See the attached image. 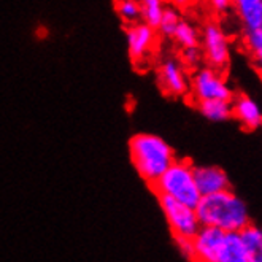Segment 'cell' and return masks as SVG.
I'll return each mask as SVG.
<instances>
[{
	"mask_svg": "<svg viewBox=\"0 0 262 262\" xmlns=\"http://www.w3.org/2000/svg\"><path fill=\"white\" fill-rule=\"evenodd\" d=\"M158 81L164 94L181 97L189 91V80L181 62L175 59H167L158 70Z\"/></svg>",
	"mask_w": 262,
	"mask_h": 262,
	"instance_id": "obj_9",
	"label": "cell"
},
{
	"mask_svg": "<svg viewBox=\"0 0 262 262\" xmlns=\"http://www.w3.org/2000/svg\"><path fill=\"white\" fill-rule=\"evenodd\" d=\"M130 161L137 173L149 186L177 159L175 151L162 137L154 134H137L129 142Z\"/></svg>",
	"mask_w": 262,
	"mask_h": 262,
	"instance_id": "obj_2",
	"label": "cell"
},
{
	"mask_svg": "<svg viewBox=\"0 0 262 262\" xmlns=\"http://www.w3.org/2000/svg\"><path fill=\"white\" fill-rule=\"evenodd\" d=\"M202 53L207 64L220 72L227 70L230 64V40L223 27L216 23H208L200 32Z\"/></svg>",
	"mask_w": 262,
	"mask_h": 262,
	"instance_id": "obj_6",
	"label": "cell"
},
{
	"mask_svg": "<svg viewBox=\"0 0 262 262\" xmlns=\"http://www.w3.org/2000/svg\"><path fill=\"white\" fill-rule=\"evenodd\" d=\"M232 108L234 118L240 121L245 129L254 130L262 126V108L254 99L240 94L232 100Z\"/></svg>",
	"mask_w": 262,
	"mask_h": 262,
	"instance_id": "obj_11",
	"label": "cell"
},
{
	"mask_svg": "<svg viewBox=\"0 0 262 262\" xmlns=\"http://www.w3.org/2000/svg\"><path fill=\"white\" fill-rule=\"evenodd\" d=\"M127 50L129 57L135 66H143L151 57L158 41L156 29L146 23H134L127 27Z\"/></svg>",
	"mask_w": 262,
	"mask_h": 262,
	"instance_id": "obj_7",
	"label": "cell"
},
{
	"mask_svg": "<svg viewBox=\"0 0 262 262\" xmlns=\"http://www.w3.org/2000/svg\"><path fill=\"white\" fill-rule=\"evenodd\" d=\"M208 4L216 13H227L232 7V0H208Z\"/></svg>",
	"mask_w": 262,
	"mask_h": 262,
	"instance_id": "obj_23",
	"label": "cell"
},
{
	"mask_svg": "<svg viewBox=\"0 0 262 262\" xmlns=\"http://www.w3.org/2000/svg\"><path fill=\"white\" fill-rule=\"evenodd\" d=\"M180 253L186 259H194V248H192V238H175Z\"/></svg>",
	"mask_w": 262,
	"mask_h": 262,
	"instance_id": "obj_22",
	"label": "cell"
},
{
	"mask_svg": "<svg viewBox=\"0 0 262 262\" xmlns=\"http://www.w3.org/2000/svg\"><path fill=\"white\" fill-rule=\"evenodd\" d=\"M164 2H172V0H164Z\"/></svg>",
	"mask_w": 262,
	"mask_h": 262,
	"instance_id": "obj_25",
	"label": "cell"
},
{
	"mask_svg": "<svg viewBox=\"0 0 262 262\" xmlns=\"http://www.w3.org/2000/svg\"><path fill=\"white\" fill-rule=\"evenodd\" d=\"M115 8H116L118 16L126 24L138 23V19L142 18L138 0H118L115 4Z\"/></svg>",
	"mask_w": 262,
	"mask_h": 262,
	"instance_id": "obj_19",
	"label": "cell"
},
{
	"mask_svg": "<svg viewBox=\"0 0 262 262\" xmlns=\"http://www.w3.org/2000/svg\"><path fill=\"white\" fill-rule=\"evenodd\" d=\"M151 188L156 195H168L194 208L202 197L194 180V165L186 159H175Z\"/></svg>",
	"mask_w": 262,
	"mask_h": 262,
	"instance_id": "obj_3",
	"label": "cell"
},
{
	"mask_svg": "<svg viewBox=\"0 0 262 262\" xmlns=\"http://www.w3.org/2000/svg\"><path fill=\"white\" fill-rule=\"evenodd\" d=\"M202 226H214L226 232H240L251 223L248 207L230 189L202 195L195 205Z\"/></svg>",
	"mask_w": 262,
	"mask_h": 262,
	"instance_id": "obj_1",
	"label": "cell"
},
{
	"mask_svg": "<svg viewBox=\"0 0 262 262\" xmlns=\"http://www.w3.org/2000/svg\"><path fill=\"white\" fill-rule=\"evenodd\" d=\"M140 5V14L143 23L148 26L158 29V24L161 21L162 11H164V0H138Z\"/></svg>",
	"mask_w": 262,
	"mask_h": 262,
	"instance_id": "obj_17",
	"label": "cell"
},
{
	"mask_svg": "<svg viewBox=\"0 0 262 262\" xmlns=\"http://www.w3.org/2000/svg\"><path fill=\"white\" fill-rule=\"evenodd\" d=\"M173 40L181 46V48H191V46H199L200 43V32L188 21H180L177 30L173 32Z\"/></svg>",
	"mask_w": 262,
	"mask_h": 262,
	"instance_id": "obj_16",
	"label": "cell"
},
{
	"mask_svg": "<svg viewBox=\"0 0 262 262\" xmlns=\"http://www.w3.org/2000/svg\"><path fill=\"white\" fill-rule=\"evenodd\" d=\"M240 234L248 251L250 262H262V229L250 223L240 230Z\"/></svg>",
	"mask_w": 262,
	"mask_h": 262,
	"instance_id": "obj_15",
	"label": "cell"
},
{
	"mask_svg": "<svg viewBox=\"0 0 262 262\" xmlns=\"http://www.w3.org/2000/svg\"><path fill=\"white\" fill-rule=\"evenodd\" d=\"M181 18H180V11L173 7H165L162 11L161 21L158 24L159 32L165 37H172L173 32L177 30L178 24H180Z\"/></svg>",
	"mask_w": 262,
	"mask_h": 262,
	"instance_id": "obj_20",
	"label": "cell"
},
{
	"mask_svg": "<svg viewBox=\"0 0 262 262\" xmlns=\"http://www.w3.org/2000/svg\"><path fill=\"white\" fill-rule=\"evenodd\" d=\"M232 7L245 29L262 27V0H232Z\"/></svg>",
	"mask_w": 262,
	"mask_h": 262,
	"instance_id": "obj_13",
	"label": "cell"
},
{
	"mask_svg": "<svg viewBox=\"0 0 262 262\" xmlns=\"http://www.w3.org/2000/svg\"><path fill=\"white\" fill-rule=\"evenodd\" d=\"M194 180L200 195L230 189V181L227 173L218 165L194 167Z\"/></svg>",
	"mask_w": 262,
	"mask_h": 262,
	"instance_id": "obj_10",
	"label": "cell"
},
{
	"mask_svg": "<svg viewBox=\"0 0 262 262\" xmlns=\"http://www.w3.org/2000/svg\"><path fill=\"white\" fill-rule=\"evenodd\" d=\"M243 41L248 53L253 56L256 66L262 70V27L245 29Z\"/></svg>",
	"mask_w": 262,
	"mask_h": 262,
	"instance_id": "obj_18",
	"label": "cell"
},
{
	"mask_svg": "<svg viewBox=\"0 0 262 262\" xmlns=\"http://www.w3.org/2000/svg\"><path fill=\"white\" fill-rule=\"evenodd\" d=\"M224 234L226 230L220 227L200 224L199 230L192 237L194 259L202 262H218Z\"/></svg>",
	"mask_w": 262,
	"mask_h": 262,
	"instance_id": "obj_8",
	"label": "cell"
},
{
	"mask_svg": "<svg viewBox=\"0 0 262 262\" xmlns=\"http://www.w3.org/2000/svg\"><path fill=\"white\" fill-rule=\"evenodd\" d=\"M178 8H186L192 4V0H172Z\"/></svg>",
	"mask_w": 262,
	"mask_h": 262,
	"instance_id": "obj_24",
	"label": "cell"
},
{
	"mask_svg": "<svg viewBox=\"0 0 262 262\" xmlns=\"http://www.w3.org/2000/svg\"><path fill=\"white\" fill-rule=\"evenodd\" d=\"M218 262H250V256L240 232L224 234Z\"/></svg>",
	"mask_w": 262,
	"mask_h": 262,
	"instance_id": "obj_12",
	"label": "cell"
},
{
	"mask_svg": "<svg viewBox=\"0 0 262 262\" xmlns=\"http://www.w3.org/2000/svg\"><path fill=\"white\" fill-rule=\"evenodd\" d=\"M161 210L175 238H192L200 227L194 207L184 205L168 195H158Z\"/></svg>",
	"mask_w": 262,
	"mask_h": 262,
	"instance_id": "obj_4",
	"label": "cell"
},
{
	"mask_svg": "<svg viewBox=\"0 0 262 262\" xmlns=\"http://www.w3.org/2000/svg\"><path fill=\"white\" fill-rule=\"evenodd\" d=\"M181 60L186 67H199L204 60V53L199 46H191V48H183Z\"/></svg>",
	"mask_w": 262,
	"mask_h": 262,
	"instance_id": "obj_21",
	"label": "cell"
},
{
	"mask_svg": "<svg viewBox=\"0 0 262 262\" xmlns=\"http://www.w3.org/2000/svg\"><path fill=\"white\" fill-rule=\"evenodd\" d=\"M199 112L204 115V118L213 122H223L234 116L232 100L226 99H210L199 102Z\"/></svg>",
	"mask_w": 262,
	"mask_h": 262,
	"instance_id": "obj_14",
	"label": "cell"
},
{
	"mask_svg": "<svg viewBox=\"0 0 262 262\" xmlns=\"http://www.w3.org/2000/svg\"><path fill=\"white\" fill-rule=\"evenodd\" d=\"M192 92V99L199 103L210 99H226L232 100L234 91L229 81L224 78L223 72L213 67H200L195 70L189 86Z\"/></svg>",
	"mask_w": 262,
	"mask_h": 262,
	"instance_id": "obj_5",
	"label": "cell"
}]
</instances>
